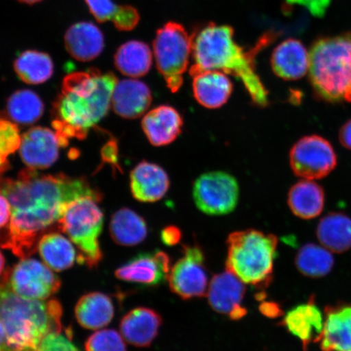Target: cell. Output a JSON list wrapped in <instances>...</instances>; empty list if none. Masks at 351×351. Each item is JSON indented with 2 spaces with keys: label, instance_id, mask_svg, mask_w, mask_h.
Listing matches in <instances>:
<instances>
[{
  "label": "cell",
  "instance_id": "obj_37",
  "mask_svg": "<svg viewBox=\"0 0 351 351\" xmlns=\"http://www.w3.org/2000/svg\"><path fill=\"white\" fill-rule=\"evenodd\" d=\"M38 351H80L73 343L71 337L63 335L62 331L51 332L44 337Z\"/></svg>",
  "mask_w": 351,
  "mask_h": 351
},
{
  "label": "cell",
  "instance_id": "obj_24",
  "mask_svg": "<svg viewBox=\"0 0 351 351\" xmlns=\"http://www.w3.org/2000/svg\"><path fill=\"white\" fill-rule=\"evenodd\" d=\"M66 50L73 58L82 62L93 60L102 53L104 37L90 22H79L70 27L64 36Z\"/></svg>",
  "mask_w": 351,
  "mask_h": 351
},
{
  "label": "cell",
  "instance_id": "obj_35",
  "mask_svg": "<svg viewBox=\"0 0 351 351\" xmlns=\"http://www.w3.org/2000/svg\"><path fill=\"white\" fill-rule=\"evenodd\" d=\"M21 138L17 124L0 117V155L8 157L20 150Z\"/></svg>",
  "mask_w": 351,
  "mask_h": 351
},
{
  "label": "cell",
  "instance_id": "obj_42",
  "mask_svg": "<svg viewBox=\"0 0 351 351\" xmlns=\"http://www.w3.org/2000/svg\"><path fill=\"white\" fill-rule=\"evenodd\" d=\"M260 311L263 315L269 318L279 317L282 315L280 306L274 302H263L260 306Z\"/></svg>",
  "mask_w": 351,
  "mask_h": 351
},
{
  "label": "cell",
  "instance_id": "obj_14",
  "mask_svg": "<svg viewBox=\"0 0 351 351\" xmlns=\"http://www.w3.org/2000/svg\"><path fill=\"white\" fill-rule=\"evenodd\" d=\"M61 147L63 143L56 131L34 127L22 135L20 156L27 168L47 169L58 160Z\"/></svg>",
  "mask_w": 351,
  "mask_h": 351
},
{
  "label": "cell",
  "instance_id": "obj_38",
  "mask_svg": "<svg viewBox=\"0 0 351 351\" xmlns=\"http://www.w3.org/2000/svg\"><path fill=\"white\" fill-rule=\"evenodd\" d=\"M92 14L99 22L112 20L118 6L112 0H85Z\"/></svg>",
  "mask_w": 351,
  "mask_h": 351
},
{
  "label": "cell",
  "instance_id": "obj_31",
  "mask_svg": "<svg viewBox=\"0 0 351 351\" xmlns=\"http://www.w3.org/2000/svg\"><path fill=\"white\" fill-rule=\"evenodd\" d=\"M14 70L22 82L29 85L45 83L53 75L54 64L45 52L29 50L22 52L14 61Z\"/></svg>",
  "mask_w": 351,
  "mask_h": 351
},
{
  "label": "cell",
  "instance_id": "obj_28",
  "mask_svg": "<svg viewBox=\"0 0 351 351\" xmlns=\"http://www.w3.org/2000/svg\"><path fill=\"white\" fill-rule=\"evenodd\" d=\"M38 250L46 265L56 271L70 269L78 258L71 241L56 231L42 237Z\"/></svg>",
  "mask_w": 351,
  "mask_h": 351
},
{
  "label": "cell",
  "instance_id": "obj_46",
  "mask_svg": "<svg viewBox=\"0 0 351 351\" xmlns=\"http://www.w3.org/2000/svg\"><path fill=\"white\" fill-rule=\"evenodd\" d=\"M4 269H5V258L3 256L1 252H0V278L4 273Z\"/></svg>",
  "mask_w": 351,
  "mask_h": 351
},
{
  "label": "cell",
  "instance_id": "obj_12",
  "mask_svg": "<svg viewBox=\"0 0 351 351\" xmlns=\"http://www.w3.org/2000/svg\"><path fill=\"white\" fill-rule=\"evenodd\" d=\"M289 164L298 177L313 181L327 177L336 168L337 159L327 139L310 135L293 145L289 152Z\"/></svg>",
  "mask_w": 351,
  "mask_h": 351
},
{
  "label": "cell",
  "instance_id": "obj_36",
  "mask_svg": "<svg viewBox=\"0 0 351 351\" xmlns=\"http://www.w3.org/2000/svg\"><path fill=\"white\" fill-rule=\"evenodd\" d=\"M140 20L139 13L132 6H118L114 13L112 21L114 25L120 32H130L134 29L138 24Z\"/></svg>",
  "mask_w": 351,
  "mask_h": 351
},
{
  "label": "cell",
  "instance_id": "obj_27",
  "mask_svg": "<svg viewBox=\"0 0 351 351\" xmlns=\"http://www.w3.org/2000/svg\"><path fill=\"white\" fill-rule=\"evenodd\" d=\"M109 230L112 240L122 247H134L142 243L148 234L146 221L127 208L118 210L112 215Z\"/></svg>",
  "mask_w": 351,
  "mask_h": 351
},
{
  "label": "cell",
  "instance_id": "obj_17",
  "mask_svg": "<svg viewBox=\"0 0 351 351\" xmlns=\"http://www.w3.org/2000/svg\"><path fill=\"white\" fill-rule=\"evenodd\" d=\"M163 324L161 315L148 307H137L121 320V333L128 343L137 348H148L156 339Z\"/></svg>",
  "mask_w": 351,
  "mask_h": 351
},
{
  "label": "cell",
  "instance_id": "obj_6",
  "mask_svg": "<svg viewBox=\"0 0 351 351\" xmlns=\"http://www.w3.org/2000/svg\"><path fill=\"white\" fill-rule=\"evenodd\" d=\"M278 239L274 234L249 229L228 237L226 270L244 284L265 291L274 279Z\"/></svg>",
  "mask_w": 351,
  "mask_h": 351
},
{
  "label": "cell",
  "instance_id": "obj_19",
  "mask_svg": "<svg viewBox=\"0 0 351 351\" xmlns=\"http://www.w3.org/2000/svg\"><path fill=\"white\" fill-rule=\"evenodd\" d=\"M170 182L168 174L159 165L143 161L132 170L130 190L135 199L155 203L163 199Z\"/></svg>",
  "mask_w": 351,
  "mask_h": 351
},
{
  "label": "cell",
  "instance_id": "obj_34",
  "mask_svg": "<svg viewBox=\"0 0 351 351\" xmlns=\"http://www.w3.org/2000/svg\"><path fill=\"white\" fill-rule=\"evenodd\" d=\"M86 351H127L122 335L114 329L93 333L85 344Z\"/></svg>",
  "mask_w": 351,
  "mask_h": 351
},
{
  "label": "cell",
  "instance_id": "obj_15",
  "mask_svg": "<svg viewBox=\"0 0 351 351\" xmlns=\"http://www.w3.org/2000/svg\"><path fill=\"white\" fill-rule=\"evenodd\" d=\"M244 283L230 271L215 275L208 289V304L216 313L232 320L245 317L247 310L243 305Z\"/></svg>",
  "mask_w": 351,
  "mask_h": 351
},
{
  "label": "cell",
  "instance_id": "obj_1",
  "mask_svg": "<svg viewBox=\"0 0 351 351\" xmlns=\"http://www.w3.org/2000/svg\"><path fill=\"white\" fill-rule=\"evenodd\" d=\"M0 194L11 205V221L0 230V245L21 258L38 250L39 240L47 232L59 230L66 206L81 197L101 201L102 193L85 178L63 173L43 174L26 168L16 179L0 178Z\"/></svg>",
  "mask_w": 351,
  "mask_h": 351
},
{
  "label": "cell",
  "instance_id": "obj_41",
  "mask_svg": "<svg viewBox=\"0 0 351 351\" xmlns=\"http://www.w3.org/2000/svg\"><path fill=\"white\" fill-rule=\"evenodd\" d=\"M12 209L7 197L0 194V230L5 229L11 221Z\"/></svg>",
  "mask_w": 351,
  "mask_h": 351
},
{
  "label": "cell",
  "instance_id": "obj_16",
  "mask_svg": "<svg viewBox=\"0 0 351 351\" xmlns=\"http://www.w3.org/2000/svg\"><path fill=\"white\" fill-rule=\"evenodd\" d=\"M323 351H351V302L326 306L317 342Z\"/></svg>",
  "mask_w": 351,
  "mask_h": 351
},
{
  "label": "cell",
  "instance_id": "obj_45",
  "mask_svg": "<svg viewBox=\"0 0 351 351\" xmlns=\"http://www.w3.org/2000/svg\"><path fill=\"white\" fill-rule=\"evenodd\" d=\"M10 169V162L8 160V157L0 155V178H3L4 173Z\"/></svg>",
  "mask_w": 351,
  "mask_h": 351
},
{
  "label": "cell",
  "instance_id": "obj_22",
  "mask_svg": "<svg viewBox=\"0 0 351 351\" xmlns=\"http://www.w3.org/2000/svg\"><path fill=\"white\" fill-rule=\"evenodd\" d=\"M279 324L298 337L306 350L311 342H317L323 330L324 320L313 297L306 304L289 311Z\"/></svg>",
  "mask_w": 351,
  "mask_h": 351
},
{
  "label": "cell",
  "instance_id": "obj_3",
  "mask_svg": "<svg viewBox=\"0 0 351 351\" xmlns=\"http://www.w3.org/2000/svg\"><path fill=\"white\" fill-rule=\"evenodd\" d=\"M230 26L209 24L192 36L191 75L204 70H218L240 79L254 104L265 108L269 103V92L258 77L254 57L273 40L265 35L252 51H245L234 40Z\"/></svg>",
  "mask_w": 351,
  "mask_h": 351
},
{
  "label": "cell",
  "instance_id": "obj_10",
  "mask_svg": "<svg viewBox=\"0 0 351 351\" xmlns=\"http://www.w3.org/2000/svg\"><path fill=\"white\" fill-rule=\"evenodd\" d=\"M183 256L171 267V291L184 300L202 298L209 287V275L203 248L197 244L184 245Z\"/></svg>",
  "mask_w": 351,
  "mask_h": 351
},
{
  "label": "cell",
  "instance_id": "obj_32",
  "mask_svg": "<svg viewBox=\"0 0 351 351\" xmlns=\"http://www.w3.org/2000/svg\"><path fill=\"white\" fill-rule=\"evenodd\" d=\"M6 110L8 119L17 125H29L42 117L44 104L34 91L19 90L8 99Z\"/></svg>",
  "mask_w": 351,
  "mask_h": 351
},
{
  "label": "cell",
  "instance_id": "obj_7",
  "mask_svg": "<svg viewBox=\"0 0 351 351\" xmlns=\"http://www.w3.org/2000/svg\"><path fill=\"white\" fill-rule=\"evenodd\" d=\"M98 202L91 197L70 202L59 221V230L67 234L78 250L77 261L90 269L97 267L103 260L99 239L104 213Z\"/></svg>",
  "mask_w": 351,
  "mask_h": 351
},
{
  "label": "cell",
  "instance_id": "obj_26",
  "mask_svg": "<svg viewBox=\"0 0 351 351\" xmlns=\"http://www.w3.org/2000/svg\"><path fill=\"white\" fill-rule=\"evenodd\" d=\"M75 317L83 328L95 330L106 327L114 317L111 298L100 292L86 293L77 302Z\"/></svg>",
  "mask_w": 351,
  "mask_h": 351
},
{
  "label": "cell",
  "instance_id": "obj_33",
  "mask_svg": "<svg viewBox=\"0 0 351 351\" xmlns=\"http://www.w3.org/2000/svg\"><path fill=\"white\" fill-rule=\"evenodd\" d=\"M333 257L326 247L315 244H306L297 254L295 265L298 271L310 278H320L329 274L332 269Z\"/></svg>",
  "mask_w": 351,
  "mask_h": 351
},
{
  "label": "cell",
  "instance_id": "obj_43",
  "mask_svg": "<svg viewBox=\"0 0 351 351\" xmlns=\"http://www.w3.org/2000/svg\"><path fill=\"white\" fill-rule=\"evenodd\" d=\"M339 141L342 146L351 151V119L342 125L339 131Z\"/></svg>",
  "mask_w": 351,
  "mask_h": 351
},
{
  "label": "cell",
  "instance_id": "obj_8",
  "mask_svg": "<svg viewBox=\"0 0 351 351\" xmlns=\"http://www.w3.org/2000/svg\"><path fill=\"white\" fill-rule=\"evenodd\" d=\"M153 52L167 86L176 93L183 84L184 73L192 57V36L182 25L169 22L158 30Z\"/></svg>",
  "mask_w": 351,
  "mask_h": 351
},
{
  "label": "cell",
  "instance_id": "obj_5",
  "mask_svg": "<svg viewBox=\"0 0 351 351\" xmlns=\"http://www.w3.org/2000/svg\"><path fill=\"white\" fill-rule=\"evenodd\" d=\"M309 79L315 98L351 102V35L319 38L311 48Z\"/></svg>",
  "mask_w": 351,
  "mask_h": 351
},
{
  "label": "cell",
  "instance_id": "obj_25",
  "mask_svg": "<svg viewBox=\"0 0 351 351\" xmlns=\"http://www.w3.org/2000/svg\"><path fill=\"white\" fill-rule=\"evenodd\" d=\"M326 201L324 189L311 180H302L293 185L288 194V205L296 217L304 219L322 214Z\"/></svg>",
  "mask_w": 351,
  "mask_h": 351
},
{
  "label": "cell",
  "instance_id": "obj_29",
  "mask_svg": "<svg viewBox=\"0 0 351 351\" xmlns=\"http://www.w3.org/2000/svg\"><path fill=\"white\" fill-rule=\"evenodd\" d=\"M152 59V51L147 43L133 40L118 48L114 62L123 75L137 78L150 71Z\"/></svg>",
  "mask_w": 351,
  "mask_h": 351
},
{
  "label": "cell",
  "instance_id": "obj_39",
  "mask_svg": "<svg viewBox=\"0 0 351 351\" xmlns=\"http://www.w3.org/2000/svg\"><path fill=\"white\" fill-rule=\"evenodd\" d=\"M289 3L304 7L315 16L322 17L330 5L331 0H285Z\"/></svg>",
  "mask_w": 351,
  "mask_h": 351
},
{
  "label": "cell",
  "instance_id": "obj_23",
  "mask_svg": "<svg viewBox=\"0 0 351 351\" xmlns=\"http://www.w3.org/2000/svg\"><path fill=\"white\" fill-rule=\"evenodd\" d=\"M191 76L193 93L202 106L210 109L219 108L229 100L232 83L226 73L218 70H204Z\"/></svg>",
  "mask_w": 351,
  "mask_h": 351
},
{
  "label": "cell",
  "instance_id": "obj_21",
  "mask_svg": "<svg viewBox=\"0 0 351 351\" xmlns=\"http://www.w3.org/2000/svg\"><path fill=\"white\" fill-rule=\"evenodd\" d=\"M183 120L179 112L168 105H161L144 116L142 128L154 146H166L175 141L182 133Z\"/></svg>",
  "mask_w": 351,
  "mask_h": 351
},
{
  "label": "cell",
  "instance_id": "obj_11",
  "mask_svg": "<svg viewBox=\"0 0 351 351\" xmlns=\"http://www.w3.org/2000/svg\"><path fill=\"white\" fill-rule=\"evenodd\" d=\"M193 197L197 208L209 216L230 214L239 204V183L225 172L204 173L194 184Z\"/></svg>",
  "mask_w": 351,
  "mask_h": 351
},
{
  "label": "cell",
  "instance_id": "obj_4",
  "mask_svg": "<svg viewBox=\"0 0 351 351\" xmlns=\"http://www.w3.org/2000/svg\"><path fill=\"white\" fill-rule=\"evenodd\" d=\"M61 317L58 301L28 300L0 280V322L11 351H38L44 337L62 331Z\"/></svg>",
  "mask_w": 351,
  "mask_h": 351
},
{
  "label": "cell",
  "instance_id": "obj_30",
  "mask_svg": "<svg viewBox=\"0 0 351 351\" xmlns=\"http://www.w3.org/2000/svg\"><path fill=\"white\" fill-rule=\"evenodd\" d=\"M318 239L333 253H343L351 247V219L339 213H330L320 219Z\"/></svg>",
  "mask_w": 351,
  "mask_h": 351
},
{
  "label": "cell",
  "instance_id": "obj_44",
  "mask_svg": "<svg viewBox=\"0 0 351 351\" xmlns=\"http://www.w3.org/2000/svg\"><path fill=\"white\" fill-rule=\"evenodd\" d=\"M0 351H11L8 348L5 329L0 322Z\"/></svg>",
  "mask_w": 351,
  "mask_h": 351
},
{
  "label": "cell",
  "instance_id": "obj_40",
  "mask_svg": "<svg viewBox=\"0 0 351 351\" xmlns=\"http://www.w3.org/2000/svg\"><path fill=\"white\" fill-rule=\"evenodd\" d=\"M160 238L162 243L168 247H174L181 241L182 234L179 228L170 226L164 228L161 231Z\"/></svg>",
  "mask_w": 351,
  "mask_h": 351
},
{
  "label": "cell",
  "instance_id": "obj_9",
  "mask_svg": "<svg viewBox=\"0 0 351 351\" xmlns=\"http://www.w3.org/2000/svg\"><path fill=\"white\" fill-rule=\"evenodd\" d=\"M1 280L16 295L32 300H47L61 287L59 276L47 265L29 258L6 269Z\"/></svg>",
  "mask_w": 351,
  "mask_h": 351
},
{
  "label": "cell",
  "instance_id": "obj_18",
  "mask_svg": "<svg viewBox=\"0 0 351 351\" xmlns=\"http://www.w3.org/2000/svg\"><path fill=\"white\" fill-rule=\"evenodd\" d=\"M152 95L150 88L136 79L117 82L112 97L113 111L125 119L141 117L151 106Z\"/></svg>",
  "mask_w": 351,
  "mask_h": 351
},
{
  "label": "cell",
  "instance_id": "obj_13",
  "mask_svg": "<svg viewBox=\"0 0 351 351\" xmlns=\"http://www.w3.org/2000/svg\"><path fill=\"white\" fill-rule=\"evenodd\" d=\"M171 258L165 252H143L131 258L115 271L117 278L144 287H156L168 280Z\"/></svg>",
  "mask_w": 351,
  "mask_h": 351
},
{
  "label": "cell",
  "instance_id": "obj_20",
  "mask_svg": "<svg viewBox=\"0 0 351 351\" xmlns=\"http://www.w3.org/2000/svg\"><path fill=\"white\" fill-rule=\"evenodd\" d=\"M309 65V51L297 39L289 38L280 43L271 54V69L284 80H300L308 73Z\"/></svg>",
  "mask_w": 351,
  "mask_h": 351
},
{
  "label": "cell",
  "instance_id": "obj_2",
  "mask_svg": "<svg viewBox=\"0 0 351 351\" xmlns=\"http://www.w3.org/2000/svg\"><path fill=\"white\" fill-rule=\"evenodd\" d=\"M117 83L114 73L95 69L64 77L51 110L52 125L64 147L69 138L85 139L107 116Z\"/></svg>",
  "mask_w": 351,
  "mask_h": 351
},
{
  "label": "cell",
  "instance_id": "obj_47",
  "mask_svg": "<svg viewBox=\"0 0 351 351\" xmlns=\"http://www.w3.org/2000/svg\"><path fill=\"white\" fill-rule=\"evenodd\" d=\"M19 1L28 4H34L35 3L40 2L42 0H19Z\"/></svg>",
  "mask_w": 351,
  "mask_h": 351
}]
</instances>
